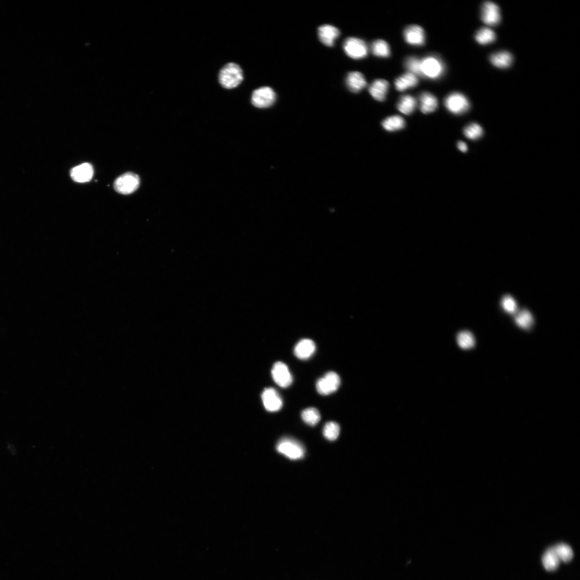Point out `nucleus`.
<instances>
[{"instance_id":"obj_1","label":"nucleus","mask_w":580,"mask_h":580,"mask_svg":"<svg viewBox=\"0 0 580 580\" xmlns=\"http://www.w3.org/2000/svg\"><path fill=\"white\" fill-rule=\"evenodd\" d=\"M243 72L238 65L235 63H228L220 70V82L224 88L230 90L236 88L243 80Z\"/></svg>"},{"instance_id":"obj_2","label":"nucleus","mask_w":580,"mask_h":580,"mask_svg":"<svg viewBox=\"0 0 580 580\" xmlns=\"http://www.w3.org/2000/svg\"><path fill=\"white\" fill-rule=\"evenodd\" d=\"M276 449L279 453L292 460L302 459L306 454V450L299 442L288 438L280 440L276 446Z\"/></svg>"},{"instance_id":"obj_3","label":"nucleus","mask_w":580,"mask_h":580,"mask_svg":"<svg viewBox=\"0 0 580 580\" xmlns=\"http://www.w3.org/2000/svg\"><path fill=\"white\" fill-rule=\"evenodd\" d=\"M140 184L138 176L132 172H128L115 180L114 186V190L119 194H129L136 191Z\"/></svg>"},{"instance_id":"obj_4","label":"nucleus","mask_w":580,"mask_h":580,"mask_svg":"<svg viewBox=\"0 0 580 580\" xmlns=\"http://www.w3.org/2000/svg\"><path fill=\"white\" fill-rule=\"evenodd\" d=\"M422 76L430 78H438L443 74L444 66L438 58L434 56H426L422 60Z\"/></svg>"},{"instance_id":"obj_5","label":"nucleus","mask_w":580,"mask_h":580,"mask_svg":"<svg viewBox=\"0 0 580 580\" xmlns=\"http://www.w3.org/2000/svg\"><path fill=\"white\" fill-rule=\"evenodd\" d=\"M444 104L447 110L455 114H460L469 110L470 104L468 99L460 92L450 94L445 99Z\"/></svg>"},{"instance_id":"obj_6","label":"nucleus","mask_w":580,"mask_h":580,"mask_svg":"<svg viewBox=\"0 0 580 580\" xmlns=\"http://www.w3.org/2000/svg\"><path fill=\"white\" fill-rule=\"evenodd\" d=\"M344 48L348 56L354 60H360L368 54V48L364 40L354 38H347L344 42Z\"/></svg>"},{"instance_id":"obj_7","label":"nucleus","mask_w":580,"mask_h":580,"mask_svg":"<svg viewBox=\"0 0 580 580\" xmlns=\"http://www.w3.org/2000/svg\"><path fill=\"white\" fill-rule=\"evenodd\" d=\"M340 383L339 376L334 372H330L318 380L316 388L319 394L328 396L335 392L338 388Z\"/></svg>"},{"instance_id":"obj_8","label":"nucleus","mask_w":580,"mask_h":580,"mask_svg":"<svg viewBox=\"0 0 580 580\" xmlns=\"http://www.w3.org/2000/svg\"><path fill=\"white\" fill-rule=\"evenodd\" d=\"M276 98V96L273 90L269 86L261 87L253 92L252 103L258 108H266L271 106Z\"/></svg>"},{"instance_id":"obj_9","label":"nucleus","mask_w":580,"mask_h":580,"mask_svg":"<svg viewBox=\"0 0 580 580\" xmlns=\"http://www.w3.org/2000/svg\"><path fill=\"white\" fill-rule=\"evenodd\" d=\"M272 376L276 383L281 388H288L292 382V376L284 362H276L272 368Z\"/></svg>"},{"instance_id":"obj_10","label":"nucleus","mask_w":580,"mask_h":580,"mask_svg":"<svg viewBox=\"0 0 580 580\" xmlns=\"http://www.w3.org/2000/svg\"><path fill=\"white\" fill-rule=\"evenodd\" d=\"M481 18L485 24L496 26L501 20L498 6L490 2H484L482 6Z\"/></svg>"},{"instance_id":"obj_11","label":"nucleus","mask_w":580,"mask_h":580,"mask_svg":"<svg viewBox=\"0 0 580 580\" xmlns=\"http://www.w3.org/2000/svg\"><path fill=\"white\" fill-rule=\"evenodd\" d=\"M262 398L264 408L268 411L278 412L282 408V398L278 391L273 388L265 389L262 394Z\"/></svg>"},{"instance_id":"obj_12","label":"nucleus","mask_w":580,"mask_h":580,"mask_svg":"<svg viewBox=\"0 0 580 580\" xmlns=\"http://www.w3.org/2000/svg\"><path fill=\"white\" fill-rule=\"evenodd\" d=\"M406 42L414 46H422L425 42V34L424 29L416 25L408 26L404 32Z\"/></svg>"},{"instance_id":"obj_13","label":"nucleus","mask_w":580,"mask_h":580,"mask_svg":"<svg viewBox=\"0 0 580 580\" xmlns=\"http://www.w3.org/2000/svg\"><path fill=\"white\" fill-rule=\"evenodd\" d=\"M72 180L78 183L89 182L93 177L94 169L89 163H84L72 168L70 172Z\"/></svg>"},{"instance_id":"obj_14","label":"nucleus","mask_w":580,"mask_h":580,"mask_svg":"<svg viewBox=\"0 0 580 580\" xmlns=\"http://www.w3.org/2000/svg\"><path fill=\"white\" fill-rule=\"evenodd\" d=\"M340 32L338 28L330 25H324L318 28L319 40L326 46H332L336 40L339 37Z\"/></svg>"},{"instance_id":"obj_15","label":"nucleus","mask_w":580,"mask_h":580,"mask_svg":"<svg viewBox=\"0 0 580 580\" xmlns=\"http://www.w3.org/2000/svg\"><path fill=\"white\" fill-rule=\"evenodd\" d=\"M316 349V344L312 340L303 339L296 346L294 353L296 356L300 360H308L312 356Z\"/></svg>"},{"instance_id":"obj_16","label":"nucleus","mask_w":580,"mask_h":580,"mask_svg":"<svg viewBox=\"0 0 580 580\" xmlns=\"http://www.w3.org/2000/svg\"><path fill=\"white\" fill-rule=\"evenodd\" d=\"M388 88L389 84L387 81L378 79L370 86L368 91L375 100L382 102L386 99Z\"/></svg>"},{"instance_id":"obj_17","label":"nucleus","mask_w":580,"mask_h":580,"mask_svg":"<svg viewBox=\"0 0 580 580\" xmlns=\"http://www.w3.org/2000/svg\"><path fill=\"white\" fill-rule=\"evenodd\" d=\"M346 84L348 88L353 92H358L367 84L364 76L358 72H350L346 78Z\"/></svg>"},{"instance_id":"obj_18","label":"nucleus","mask_w":580,"mask_h":580,"mask_svg":"<svg viewBox=\"0 0 580 580\" xmlns=\"http://www.w3.org/2000/svg\"><path fill=\"white\" fill-rule=\"evenodd\" d=\"M420 110L424 114H430L436 110L438 100L432 94L424 92L420 96Z\"/></svg>"},{"instance_id":"obj_19","label":"nucleus","mask_w":580,"mask_h":580,"mask_svg":"<svg viewBox=\"0 0 580 580\" xmlns=\"http://www.w3.org/2000/svg\"><path fill=\"white\" fill-rule=\"evenodd\" d=\"M418 82V80L416 76L410 72H407L396 80V88L398 91L404 92L415 87Z\"/></svg>"},{"instance_id":"obj_20","label":"nucleus","mask_w":580,"mask_h":580,"mask_svg":"<svg viewBox=\"0 0 580 580\" xmlns=\"http://www.w3.org/2000/svg\"><path fill=\"white\" fill-rule=\"evenodd\" d=\"M560 562V560L553 546L549 548L542 557L544 567L548 571L556 570L559 566Z\"/></svg>"},{"instance_id":"obj_21","label":"nucleus","mask_w":580,"mask_h":580,"mask_svg":"<svg viewBox=\"0 0 580 580\" xmlns=\"http://www.w3.org/2000/svg\"><path fill=\"white\" fill-rule=\"evenodd\" d=\"M512 56L508 52H501L493 54L490 56V61L494 66L500 68H506L510 66Z\"/></svg>"},{"instance_id":"obj_22","label":"nucleus","mask_w":580,"mask_h":580,"mask_svg":"<svg viewBox=\"0 0 580 580\" xmlns=\"http://www.w3.org/2000/svg\"><path fill=\"white\" fill-rule=\"evenodd\" d=\"M417 102L414 97L410 95L402 96L397 104V108L402 113L409 115L416 110Z\"/></svg>"},{"instance_id":"obj_23","label":"nucleus","mask_w":580,"mask_h":580,"mask_svg":"<svg viewBox=\"0 0 580 580\" xmlns=\"http://www.w3.org/2000/svg\"><path fill=\"white\" fill-rule=\"evenodd\" d=\"M514 321L520 328L526 330H530L534 324L532 314L526 309L521 310L514 318Z\"/></svg>"},{"instance_id":"obj_24","label":"nucleus","mask_w":580,"mask_h":580,"mask_svg":"<svg viewBox=\"0 0 580 580\" xmlns=\"http://www.w3.org/2000/svg\"><path fill=\"white\" fill-rule=\"evenodd\" d=\"M405 121L400 116H390L382 122V126L388 132H393L404 128Z\"/></svg>"},{"instance_id":"obj_25","label":"nucleus","mask_w":580,"mask_h":580,"mask_svg":"<svg viewBox=\"0 0 580 580\" xmlns=\"http://www.w3.org/2000/svg\"><path fill=\"white\" fill-rule=\"evenodd\" d=\"M475 38L480 44L486 45L494 42L496 39V34L492 29L482 28L476 32Z\"/></svg>"},{"instance_id":"obj_26","label":"nucleus","mask_w":580,"mask_h":580,"mask_svg":"<svg viewBox=\"0 0 580 580\" xmlns=\"http://www.w3.org/2000/svg\"><path fill=\"white\" fill-rule=\"evenodd\" d=\"M456 342L463 350L471 349L474 347L476 344L472 334L468 331H462L459 332L456 336Z\"/></svg>"},{"instance_id":"obj_27","label":"nucleus","mask_w":580,"mask_h":580,"mask_svg":"<svg viewBox=\"0 0 580 580\" xmlns=\"http://www.w3.org/2000/svg\"><path fill=\"white\" fill-rule=\"evenodd\" d=\"M556 552L560 561L568 562L574 557V551L566 544L560 543L553 546Z\"/></svg>"},{"instance_id":"obj_28","label":"nucleus","mask_w":580,"mask_h":580,"mask_svg":"<svg viewBox=\"0 0 580 580\" xmlns=\"http://www.w3.org/2000/svg\"><path fill=\"white\" fill-rule=\"evenodd\" d=\"M373 54L378 57L388 58L390 54V50L388 43L382 40H376L372 46Z\"/></svg>"},{"instance_id":"obj_29","label":"nucleus","mask_w":580,"mask_h":580,"mask_svg":"<svg viewBox=\"0 0 580 580\" xmlns=\"http://www.w3.org/2000/svg\"><path fill=\"white\" fill-rule=\"evenodd\" d=\"M302 418L304 422L311 426H316L321 419L320 412L315 408L304 410L302 413Z\"/></svg>"},{"instance_id":"obj_30","label":"nucleus","mask_w":580,"mask_h":580,"mask_svg":"<svg viewBox=\"0 0 580 580\" xmlns=\"http://www.w3.org/2000/svg\"><path fill=\"white\" fill-rule=\"evenodd\" d=\"M340 428L339 425L335 422H328L324 428L323 434L326 439L332 441L335 440L339 436Z\"/></svg>"},{"instance_id":"obj_31","label":"nucleus","mask_w":580,"mask_h":580,"mask_svg":"<svg viewBox=\"0 0 580 580\" xmlns=\"http://www.w3.org/2000/svg\"><path fill=\"white\" fill-rule=\"evenodd\" d=\"M484 133L482 127L476 123H471L464 130V134L471 140H476L482 136Z\"/></svg>"},{"instance_id":"obj_32","label":"nucleus","mask_w":580,"mask_h":580,"mask_svg":"<svg viewBox=\"0 0 580 580\" xmlns=\"http://www.w3.org/2000/svg\"><path fill=\"white\" fill-rule=\"evenodd\" d=\"M405 67L410 72L415 76H422V60H420L416 56H410L406 60Z\"/></svg>"},{"instance_id":"obj_33","label":"nucleus","mask_w":580,"mask_h":580,"mask_svg":"<svg viewBox=\"0 0 580 580\" xmlns=\"http://www.w3.org/2000/svg\"><path fill=\"white\" fill-rule=\"evenodd\" d=\"M502 306L506 312L514 314L517 310V304L510 295H506L502 300Z\"/></svg>"},{"instance_id":"obj_34","label":"nucleus","mask_w":580,"mask_h":580,"mask_svg":"<svg viewBox=\"0 0 580 580\" xmlns=\"http://www.w3.org/2000/svg\"><path fill=\"white\" fill-rule=\"evenodd\" d=\"M458 146V149L462 152H466L468 150V146L465 142H459Z\"/></svg>"}]
</instances>
